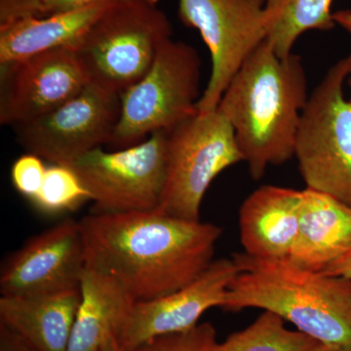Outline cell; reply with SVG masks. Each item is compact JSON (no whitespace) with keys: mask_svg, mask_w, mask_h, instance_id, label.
Here are the masks:
<instances>
[{"mask_svg":"<svg viewBox=\"0 0 351 351\" xmlns=\"http://www.w3.org/2000/svg\"><path fill=\"white\" fill-rule=\"evenodd\" d=\"M85 263L112 276L136 302L169 295L214 261L223 228L159 209L91 213L80 221Z\"/></svg>","mask_w":351,"mask_h":351,"instance_id":"obj_1","label":"cell"},{"mask_svg":"<svg viewBox=\"0 0 351 351\" xmlns=\"http://www.w3.org/2000/svg\"><path fill=\"white\" fill-rule=\"evenodd\" d=\"M306 71L294 53L281 58L267 41L242 64L219 110L232 124L254 181L270 165L295 156L302 113L308 101Z\"/></svg>","mask_w":351,"mask_h":351,"instance_id":"obj_2","label":"cell"},{"mask_svg":"<svg viewBox=\"0 0 351 351\" xmlns=\"http://www.w3.org/2000/svg\"><path fill=\"white\" fill-rule=\"evenodd\" d=\"M239 272L221 308L271 311L321 345L351 351V279L297 267L289 260L234 255Z\"/></svg>","mask_w":351,"mask_h":351,"instance_id":"obj_3","label":"cell"},{"mask_svg":"<svg viewBox=\"0 0 351 351\" xmlns=\"http://www.w3.org/2000/svg\"><path fill=\"white\" fill-rule=\"evenodd\" d=\"M172 32L156 2L122 0L112 2L73 49L89 83L121 96L147 73Z\"/></svg>","mask_w":351,"mask_h":351,"instance_id":"obj_4","label":"cell"},{"mask_svg":"<svg viewBox=\"0 0 351 351\" xmlns=\"http://www.w3.org/2000/svg\"><path fill=\"white\" fill-rule=\"evenodd\" d=\"M201 71L202 61L193 45L166 39L147 73L120 96L119 121L108 145L133 147L197 113Z\"/></svg>","mask_w":351,"mask_h":351,"instance_id":"obj_5","label":"cell"},{"mask_svg":"<svg viewBox=\"0 0 351 351\" xmlns=\"http://www.w3.org/2000/svg\"><path fill=\"white\" fill-rule=\"evenodd\" d=\"M351 53L328 69L302 113L295 157L306 189L351 208Z\"/></svg>","mask_w":351,"mask_h":351,"instance_id":"obj_6","label":"cell"},{"mask_svg":"<svg viewBox=\"0 0 351 351\" xmlns=\"http://www.w3.org/2000/svg\"><path fill=\"white\" fill-rule=\"evenodd\" d=\"M243 162L232 124L218 110L195 113L166 131V179L158 209L200 221L210 184L223 171Z\"/></svg>","mask_w":351,"mask_h":351,"instance_id":"obj_7","label":"cell"},{"mask_svg":"<svg viewBox=\"0 0 351 351\" xmlns=\"http://www.w3.org/2000/svg\"><path fill=\"white\" fill-rule=\"evenodd\" d=\"M89 191L97 214H121L158 209L166 179V132L140 144L87 152L71 164Z\"/></svg>","mask_w":351,"mask_h":351,"instance_id":"obj_8","label":"cell"},{"mask_svg":"<svg viewBox=\"0 0 351 351\" xmlns=\"http://www.w3.org/2000/svg\"><path fill=\"white\" fill-rule=\"evenodd\" d=\"M178 14L209 48L211 75L197 108L212 112L242 64L267 40L265 0H179Z\"/></svg>","mask_w":351,"mask_h":351,"instance_id":"obj_9","label":"cell"},{"mask_svg":"<svg viewBox=\"0 0 351 351\" xmlns=\"http://www.w3.org/2000/svg\"><path fill=\"white\" fill-rule=\"evenodd\" d=\"M120 110V95L89 83L63 105L13 129L27 154L50 164L71 165L87 152L110 144Z\"/></svg>","mask_w":351,"mask_h":351,"instance_id":"obj_10","label":"cell"},{"mask_svg":"<svg viewBox=\"0 0 351 351\" xmlns=\"http://www.w3.org/2000/svg\"><path fill=\"white\" fill-rule=\"evenodd\" d=\"M1 66L0 124L16 126L55 110L89 80L71 48L39 53Z\"/></svg>","mask_w":351,"mask_h":351,"instance_id":"obj_11","label":"cell"},{"mask_svg":"<svg viewBox=\"0 0 351 351\" xmlns=\"http://www.w3.org/2000/svg\"><path fill=\"white\" fill-rule=\"evenodd\" d=\"M239 272L234 258L214 260L195 280L164 297L136 302L117 343L124 351H134L152 339L186 332L199 324L212 307H223L230 284Z\"/></svg>","mask_w":351,"mask_h":351,"instance_id":"obj_12","label":"cell"},{"mask_svg":"<svg viewBox=\"0 0 351 351\" xmlns=\"http://www.w3.org/2000/svg\"><path fill=\"white\" fill-rule=\"evenodd\" d=\"M85 267L80 221L64 219L6 258L0 270V293L34 295L80 289Z\"/></svg>","mask_w":351,"mask_h":351,"instance_id":"obj_13","label":"cell"},{"mask_svg":"<svg viewBox=\"0 0 351 351\" xmlns=\"http://www.w3.org/2000/svg\"><path fill=\"white\" fill-rule=\"evenodd\" d=\"M302 191L263 186L239 209L244 253L263 260H288L299 232Z\"/></svg>","mask_w":351,"mask_h":351,"instance_id":"obj_14","label":"cell"},{"mask_svg":"<svg viewBox=\"0 0 351 351\" xmlns=\"http://www.w3.org/2000/svg\"><path fill=\"white\" fill-rule=\"evenodd\" d=\"M351 253V208L313 189L302 191L299 232L288 260L326 272Z\"/></svg>","mask_w":351,"mask_h":351,"instance_id":"obj_15","label":"cell"},{"mask_svg":"<svg viewBox=\"0 0 351 351\" xmlns=\"http://www.w3.org/2000/svg\"><path fill=\"white\" fill-rule=\"evenodd\" d=\"M80 289L34 295H1L0 325L36 351H68Z\"/></svg>","mask_w":351,"mask_h":351,"instance_id":"obj_16","label":"cell"},{"mask_svg":"<svg viewBox=\"0 0 351 351\" xmlns=\"http://www.w3.org/2000/svg\"><path fill=\"white\" fill-rule=\"evenodd\" d=\"M114 2V1H113ZM112 2L0 25V66L47 51L73 47Z\"/></svg>","mask_w":351,"mask_h":351,"instance_id":"obj_17","label":"cell"},{"mask_svg":"<svg viewBox=\"0 0 351 351\" xmlns=\"http://www.w3.org/2000/svg\"><path fill=\"white\" fill-rule=\"evenodd\" d=\"M80 292L68 351H98L110 337L117 338L136 301L117 279L87 267Z\"/></svg>","mask_w":351,"mask_h":351,"instance_id":"obj_18","label":"cell"},{"mask_svg":"<svg viewBox=\"0 0 351 351\" xmlns=\"http://www.w3.org/2000/svg\"><path fill=\"white\" fill-rule=\"evenodd\" d=\"M334 0H265L267 43L279 57L292 54L295 41L309 31L336 27L331 10Z\"/></svg>","mask_w":351,"mask_h":351,"instance_id":"obj_19","label":"cell"},{"mask_svg":"<svg viewBox=\"0 0 351 351\" xmlns=\"http://www.w3.org/2000/svg\"><path fill=\"white\" fill-rule=\"evenodd\" d=\"M317 345L304 332L287 329L280 316L263 311L248 327L218 341L214 351H311Z\"/></svg>","mask_w":351,"mask_h":351,"instance_id":"obj_20","label":"cell"},{"mask_svg":"<svg viewBox=\"0 0 351 351\" xmlns=\"http://www.w3.org/2000/svg\"><path fill=\"white\" fill-rule=\"evenodd\" d=\"M88 200L89 191L71 166L51 164L43 186L31 202L43 214L58 215L75 211Z\"/></svg>","mask_w":351,"mask_h":351,"instance_id":"obj_21","label":"cell"},{"mask_svg":"<svg viewBox=\"0 0 351 351\" xmlns=\"http://www.w3.org/2000/svg\"><path fill=\"white\" fill-rule=\"evenodd\" d=\"M217 343L216 328L211 323L204 322L186 332L152 339L134 351H214Z\"/></svg>","mask_w":351,"mask_h":351,"instance_id":"obj_22","label":"cell"},{"mask_svg":"<svg viewBox=\"0 0 351 351\" xmlns=\"http://www.w3.org/2000/svg\"><path fill=\"white\" fill-rule=\"evenodd\" d=\"M47 166L43 158L32 154H25L13 163L11 181L16 191L27 198L34 199L43 186Z\"/></svg>","mask_w":351,"mask_h":351,"instance_id":"obj_23","label":"cell"},{"mask_svg":"<svg viewBox=\"0 0 351 351\" xmlns=\"http://www.w3.org/2000/svg\"><path fill=\"white\" fill-rule=\"evenodd\" d=\"M113 1H122V0H41L34 16L43 17V16L53 15V14L75 10V9L93 5V4ZM147 1L158 3V0H147Z\"/></svg>","mask_w":351,"mask_h":351,"instance_id":"obj_24","label":"cell"},{"mask_svg":"<svg viewBox=\"0 0 351 351\" xmlns=\"http://www.w3.org/2000/svg\"><path fill=\"white\" fill-rule=\"evenodd\" d=\"M41 0H0V25L34 16Z\"/></svg>","mask_w":351,"mask_h":351,"instance_id":"obj_25","label":"cell"},{"mask_svg":"<svg viewBox=\"0 0 351 351\" xmlns=\"http://www.w3.org/2000/svg\"><path fill=\"white\" fill-rule=\"evenodd\" d=\"M0 351H36L15 332L0 325Z\"/></svg>","mask_w":351,"mask_h":351,"instance_id":"obj_26","label":"cell"},{"mask_svg":"<svg viewBox=\"0 0 351 351\" xmlns=\"http://www.w3.org/2000/svg\"><path fill=\"white\" fill-rule=\"evenodd\" d=\"M324 274L343 276L351 279V253L343 258V260L337 263L336 265H332L331 269L327 270Z\"/></svg>","mask_w":351,"mask_h":351,"instance_id":"obj_27","label":"cell"},{"mask_svg":"<svg viewBox=\"0 0 351 351\" xmlns=\"http://www.w3.org/2000/svg\"><path fill=\"white\" fill-rule=\"evenodd\" d=\"M332 19L336 25H339L341 29H345L351 36V10L345 9V10H339L332 13Z\"/></svg>","mask_w":351,"mask_h":351,"instance_id":"obj_28","label":"cell"},{"mask_svg":"<svg viewBox=\"0 0 351 351\" xmlns=\"http://www.w3.org/2000/svg\"><path fill=\"white\" fill-rule=\"evenodd\" d=\"M98 351H124L120 348L117 339L115 337H110L107 341L104 343V345L101 346L100 350Z\"/></svg>","mask_w":351,"mask_h":351,"instance_id":"obj_29","label":"cell"},{"mask_svg":"<svg viewBox=\"0 0 351 351\" xmlns=\"http://www.w3.org/2000/svg\"><path fill=\"white\" fill-rule=\"evenodd\" d=\"M311 351H339L338 350H336V348H330V346H325V345H317L315 346V348H313V350H311Z\"/></svg>","mask_w":351,"mask_h":351,"instance_id":"obj_30","label":"cell"},{"mask_svg":"<svg viewBox=\"0 0 351 351\" xmlns=\"http://www.w3.org/2000/svg\"><path fill=\"white\" fill-rule=\"evenodd\" d=\"M346 85H348V89H350V101H351V73L350 76H348V82H346Z\"/></svg>","mask_w":351,"mask_h":351,"instance_id":"obj_31","label":"cell"}]
</instances>
